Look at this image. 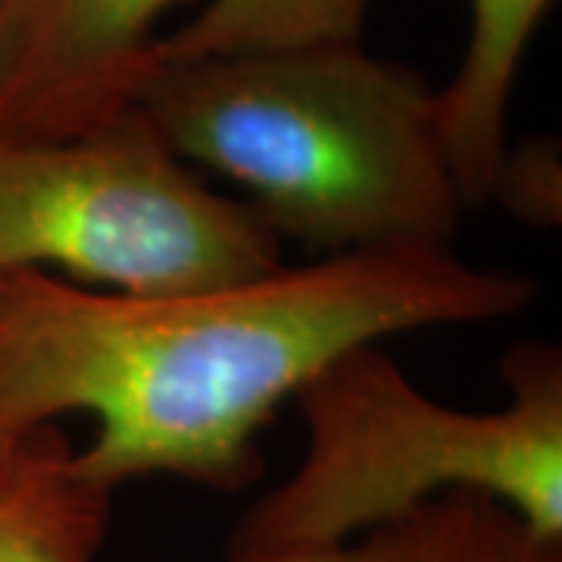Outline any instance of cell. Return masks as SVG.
<instances>
[{
    "label": "cell",
    "mask_w": 562,
    "mask_h": 562,
    "mask_svg": "<svg viewBox=\"0 0 562 562\" xmlns=\"http://www.w3.org/2000/svg\"><path fill=\"white\" fill-rule=\"evenodd\" d=\"M132 106L322 257L453 244L465 213L438 88L360 41L154 60Z\"/></svg>",
    "instance_id": "obj_2"
},
{
    "label": "cell",
    "mask_w": 562,
    "mask_h": 562,
    "mask_svg": "<svg viewBox=\"0 0 562 562\" xmlns=\"http://www.w3.org/2000/svg\"><path fill=\"white\" fill-rule=\"evenodd\" d=\"M113 491L76 469L60 425L0 441V562H98Z\"/></svg>",
    "instance_id": "obj_7"
},
{
    "label": "cell",
    "mask_w": 562,
    "mask_h": 562,
    "mask_svg": "<svg viewBox=\"0 0 562 562\" xmlns=\"http://www.w3.org/2000/svg\"><path fill=\"white\" fill-rule=\"evenodd\" d=\"M460 69L438 91L447 157L465 210L491 203L506 157V110L525 54L553 0H469Z\"/></svg>",
    "instance_id": "obj_6"
},
{
    "label": "cell",
    "mask_w": 562,
    "mask_h": 562,
    "mask_svg": "<svg viewBox=\"0 0 562 562\" xmlns=\"http://www.w3.org/2000/svg\"><path fill=\"white\" fill-rule=\"evenodd\" d=\"M416 522V562H562V541L484 494H447L419 509Z\"/></svg>",
    "instance_id": "obj_9"
},
{
    "label": "cell",
    "mask_w": 562,
    "mask_h": 562,
    "mask_svg": "<svg viewBox=\"0 0 562 562\" xmlns=\"http://www.w3.org/2000/svg\"><path fill=\"white\" fill-rule=\"evenodd\" d=\"M281 266L260 213L213 191L135 106L69 138H0V269L150 297Z\"/></svg>",
    "instance_id": "obj_4"
},
{
    "label": "cell",
    "mask_w": 562,
    "mask_h": 562,
    "mask_svg": "<svg viewBox=\"0 0 562 562\" xmlns=\"http://www.w3.org/2000/svg\"><path fill=\"white\" fill-rule=\"evenodd\" d=\"M538 281L403 244L281 266L188 294L94 291L44 269H0V441L69 413L94 419L76 450L116 494L181 479L235 494L262 475L257 441L325 362L394 335L513 319Z\"/></svg>",
    "instance_id": "obj_1"
},
{
    "label": "cell",
    "mask_w": 562,
    "mask_h": 562,
    "mask_svg": "<svg viewBox=\"0 0 562 562\" xmlns=\"http://www.w3.org/2000/svg\"><path fill=\"white\" fill-rule=\"evenodd\" d=\"M416 553H419V522H416V516H409L403 522L369 531V535H362V538L350 543H341V547L225 562H416Z\"/></svg>",
    "instance_id": "obj_11"
},
{
    "label": "cell",
    "mask_w": 562,
    "mask_h": 562,
    "mask_svg": "<svg viewBox=\"0 0 562 562\" xmlns=\"http://www.w3.org/2000/svg\"><path fill=\"white\" fill-rule=\"evenodd\" d=\"M506 403L469 413L422 391L382 344L325 362L294 394L301 465L254 501L225 560L341 547L447 494H484L562 541V353L516 344L501 362Z\"/></svg>",
    "instance_id": "obj_3"
},
{
    "label": "cell",
    "mask_w": 562,
    "mask_h": 562,
    "mask_svg": "<svg viewBox=\"0 0 562 562\" xmlns=\"http://www.w3.org/2000/svg\"><path fill=\"white\" fill-rule=\"evenodd\" d=\"M491 203H501L516 220L528 225H560V144L550 138H535L525 140L522 147H506V157L491 191Z\"/></svg>",
    "instance_id": "obj_10"
},
{
    "label": "cell",
    "mask_w": 562,
    "mask_h": 562,
    "mask_svg": "<svg viewBox=\"0 0 562 562\" xmlns=\"http://www.w3.org/2000/svg\"><path fill=\"white\" fill-rule=\"evenodd\" d=\"M181 3L0 0V138H69L132 110Z\"/></svg>",
    "instance_id": "obj_5"
},
{
    "label": "cell",
    "mask_w": 562,
    "mask_h": 562,
    "mask_svg": "<svg viewBox=\"0 0 562 562\" xmlns=\"http://www.w3.org/2000/svg\"><path fill=\"white\" fill-rule=\"evenodd\" d=\"M372 0H206L194 20L160 35L154 60L360 41Z\"/></svg>",
    "instance_id": "obj_8"
}]
</instances>
